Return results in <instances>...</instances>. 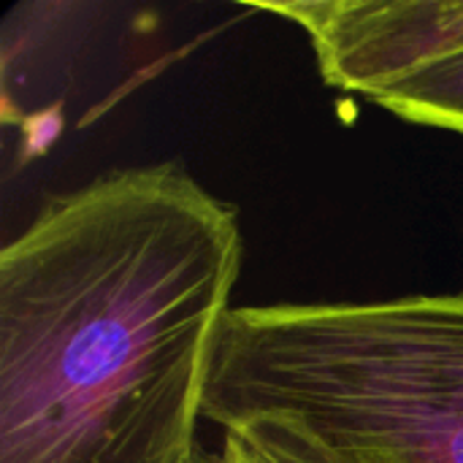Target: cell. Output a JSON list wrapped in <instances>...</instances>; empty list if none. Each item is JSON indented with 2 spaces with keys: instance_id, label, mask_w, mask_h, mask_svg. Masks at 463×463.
Listing matches in <instances>:
<instances>
[{
  "instance_id": "cell-1",
  "label": "cell",
  "mask_w": 463,
  "mask_h": 463,
  "mask_svg": "<svg viewBox=\"0 0 463 463\" xmlns=\"http://www.w3.org/2000/svg\"><path fill=\"white\" fill-rule=\"evenodd\" d=\"M241 255L171 160L49 198L0 252V463H198Z\"/></svg>"
},
{
  "instance_id": "cell-2",
  "label": "cell",
  "mask_w": 463,
  "mask_h": 463,
  "mask_svg": "<svg viewBox=\"0 0 463 463\" xmlns=\"http://www.w3.org/2000/svg\"><path fill=\"white\" fill-rule=\"evenodd\" d=\"M285 415L350 463H463V296L233 307L203 418Z\"/></svg>"
},
{
  "instance_id": "cell-3",
  "label": "cell",
  "mask_w": 463,
  "mask_h": 463,
  "mask_svg": "<svg viewBox=\"0 0 463 463\" xmlns=\"http://www.w3.org/2000/svg\"><path fill=\"white\" fill-rule=\"evenodd\" d=\"M255 8L298 24L320 76L366 98L463 52V0H293Z\"/></svg>"
},
{
  "instance_id": "cell-4",
  "label": "cell",
  "mask_w": 463,
  "mask_h": 463,
  "mask_svg": "<svg viewBox=\"0 0 463 463\" xmlns=\"http://www.w3.org/2000/svg\"><path fill=\"white\" fill-rule=\"evenodd\" d=\"M225 463H350L285 415H252L222 429Z\"/></svg>"
},
{
  "instance_id": "cell-5",
  "label": "cell",
  "mask_w": 463,
  "mask_h": 463,
  "mask_svg": "<svg viewBox=\"0 0 463 463\" xmlns=\"http://www.w3.org/2000/svg\"><path fill=\"white\" fill-rule=\"evenodd\" d=\"M372 100L407 122L463 136V52L393 84Z\"/></svg>"
},
{
  "instance_id": "cell-6",
  "label": "cell",
  "mask_w": 463,
  "mask_h": 463,
  "mask_svg": "<svg viewBox=\"0 0 463 463\" xmlns=\"http://www.w3.org/2000/svg\"><path fill=\"white\" fill-rule=\"evenodd\" d=\"M198 463H225V461H222V456H220V453L214 456V453H206V450H203V453H201V458H198Z\"/></svg>"
}]
</instances>
